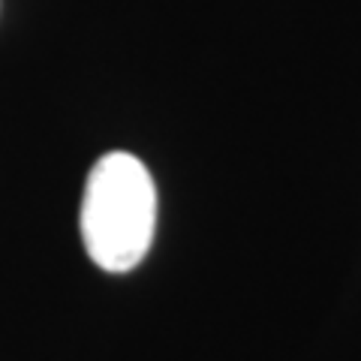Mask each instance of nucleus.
Wrapping results in <instances>:
<instances>
[{
  "label": "nucleus",
  "mask_w": 361,
  "mask_h": 361,
  "mask_svg": "<svg viewBox=\"0 0 361 361\" xmlns=\"http://www.w3.org/2000/svg\"><path fill=\"white\" fill-rule=\"evenodd\" d=\"M78 226L87 256L109 274H123L142 262L157 229V190L139 157L111 151L94 163Z\"/></svg>",
  "instance_id": "1"
}]
</instances>
